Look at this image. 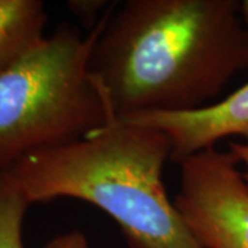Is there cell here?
<instances>
[{"mask_svg": "<svg viewBox=\"0 0 248 248\" xmlns=\"http://www.w3.org/2000/svg\"><path fill=\"white\" fill-rule=\"evenodd\" d=\"M246 69L248 22L236 0H127L89 61L112 120L208 107Z\"/></svg>", "mask_w": 248, "mask_h": 248, "instance_id": "1", "label": "cell"}, {"mask_svg": "<svg viewBox=\"0 0 248 248\" xmlns=\"http://www.w3.org/2000/svg\"><path fill=\"white\" fill-rule=\"evenodd\" d=\"M169 159L171 141L163 131L112 120L4 171L31 205L69 197L98 207L128 248H204L167 196L161 174Z\"/></svg>", "mask_w": 248, "mask_h": 248, "instance_id": "2", "label": "cell"}, {"mask_svg": "<svg viewBox=\"0 0 248 248\" xmlns=\"http://www.w3.org/2000/svg\"><path fill=\"white\" fill-rule=\"evenodd\" d=\"M115 4L86 37L62 25L0 73V171L112 122L89 61Z\"/></svg>", "mask_w": 248, "mask_h": 248, "instance_id": "3", "label": "cell"}, {"mask_svg": "<svg viewBox=\"0 0 248 248\" xmlns=\"http://www.w3.org/2000/svg\"><path fill=\"white\" fill-rule=\"evenodd\" d=\"M174 204L204 248H248V184L231 151L208 148L179 163Z\"/></svg>", "mask_w": 248, "mask_h": 248, "instance_id": "4", "label": "cell"}, {"mask_svg": "<svg viewBox=\"0 0 248 248\" xmlns=\"http://www.w3.org/2000/svg\"><path fill=\"white\" fill-rule=\"evenodd\" d=\"M248 22V1H243ZM123 123L160 130L171 141V160L178 164L217 142L240 137L248 142V83L217 104L190 112H155L119 119Z\"/></svg>", "mask_w": 248, "mask_h": 248, "instance_id": "5", "label": "cell"}, {"mask_svg": "<svg viewBox=\"0 0 248 248\" xmlns=\"http://www.w3.org/2000/svg\"><path fill=\"white\" fill-rule=\"evenodd\" d=\"M47 13L39 0H0V73L45 39Z\"/></svg>", "mask_w": 248, "mask_h": 248, "instance_id": "6", "label": "cell"}, {"mask_svg": "<svg viewBox=\"0 0 248 248\" xmlns=\"http://www.w3.org/2000/svg\"><path fill=\"white\" fill-rule=\"evenodd\" d=\"M31 203L6 171H0V248H25L24 219Z\"/></svg>", "mask_w": 248, "mask_h": 248, "instance_id": "7", "label": "cell"}, {"mask_svg": "<svg viewBox=\"0 0 248 248\" xmlns=\"http://www.w3.org/2000/svg\"><path fill=\"white\" fill-rule=\"evenodd\" d=\"M110 6L109 1L104 0H71L68 1V9L90 32L97 27L102 19L105 11Z\"/></svg>", "mask_w": 248, "mask_h": 248, "instance_id": "8", "label": "cell"}, {"mask_svg": "<svg viewBox=\"0 0 248 248\" xmlns=\"http://www.w3.org/2000/svg\"><path fill=\"white\" fill-rule=\"evenodd\" d=\"M43 248H90V244L81 232L71 231L48 240Z\"/></svg>", "mask_w": 248, "mask_h": 248, "instance_id": "9", "label": "cell"}, {"mask_svg": "<svg viewBox=\"0 0 248 248\" xmlns=\"http://www.w3.org/2000/svg\"><path fill=\"white\" fill-rule=\"evenodd\" d=\"M229 151L237 160L243 177L248 184V142H237L232 141L229 143Z\"/></svg>", "mask_w": 248, "mask_h": 248, "instance_id": "10", "label": "cell"}]
</instances>
